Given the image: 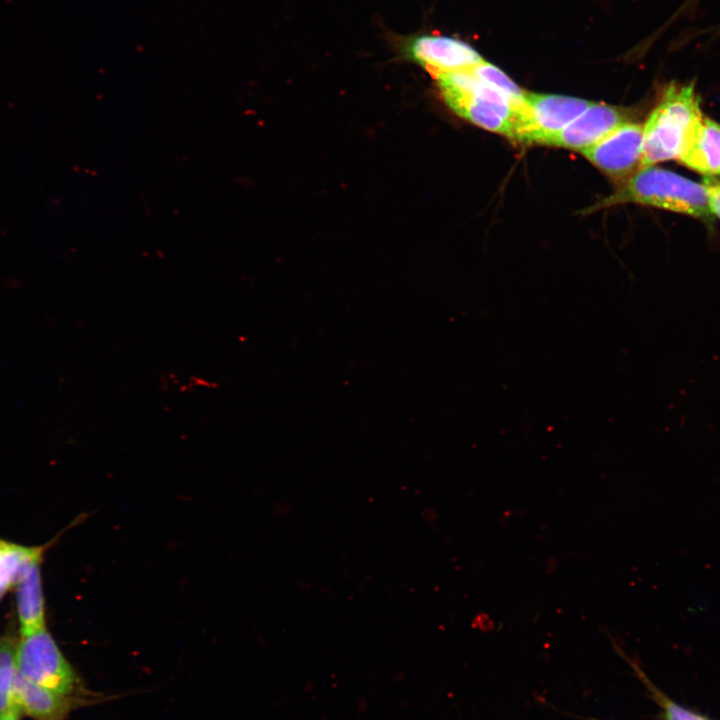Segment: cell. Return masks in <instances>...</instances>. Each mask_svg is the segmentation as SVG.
Wrapping results in <instances>:
<instances>
[{
    "mask_svg": "<svg viewBox=\"0 0 720 720\" xmlns=\"http://www.w3.org/2000/svg\"><path fill=\"white\" fill-rule=\"evenodd\" d=\"M44 547L24 546L0 539V600L15 587L25 567L42 558Z\"/></svg>",
    "mask_w": 720,
    "mask_h": 720,
    "instance_id": "12",
    "label": "cell"
},
{
    "mask_svg": "<svg viewBox=\"0 0 720 720\" xmlns=\"http://www.w3.org/2000/svg\"><path fill=\"white\" fill-rule=\"evenodd\" d=\"M470 70L479 80L504 94L517 109L520 107L526 91L517 86L498 67L483 60Z\"/></svg>",
    "mask_w": 720,
    "mask_h": 720,
    "instance_id": "14",
    "label": "cell"
},
{
    "mask_svg": "<svg viewBox=\"0 0 720 720\" xmlns=\"http://www.w3.org/2000/svg\"><path fill=\"white\" fill-rule=\"evenodd\" d=\"M704 186L708 192L712 213L720 217V182L707 178L704 181Z\"/></svg>",
    "mask_w": 720,
    "mask_h": 720,
    "instance_id": "16",
    "label": "cell"
},
{
    "mask_svg": "<svg viewBox=\"0 0 720 720\" xmlns=\"http://www.w3.org/2000/svg\"><path fill=\"white\" fill-rule=\"evenodd\" d=\"M694 2H696V0H689V1H687V3L683 6V9L689 7V5L692 4V3H694ZM683 9H682V10H683Z\"/></svg>",
    "mask_w": 720,
    "mask_h": 720,
    "instance_id": "17",
    "label": "cell"
},
{
    "mask_svg": "<svg viewBox=\"0 0 720 720\" xmlns=\"http://www.w3.org/2000/svg\"><path fill=\"white\" fill-rule=\"evenodd\" d=\"M20 712L34 720H67L76 709L114 700L118 695L68 696L41 687L25 679L19 672L14 687Z\"/></svg>",
    "mask_w": 720,
    "mask_h": 720,
    "instance_id": "8",
    "label": "cell"
},
{
    "mask_svg": "<svg viewBox=\"0 0 720 720\" xmlns=\"http://www.w3.org/2000/svg\"><path fill=\"white\" fill-rule=\"evenodd\" d=\"M434 79L456 114L512 139L517 108L504 94L479 80L470 69L441 73Z\"/></svg>",
    "mask_w": 720,
    "mask_h": 720,
    "instance_id": "3",
    "label": "cell"
},
{
    "mask_svg": "<svg viewBox=\"0 0 720 720\" xmlns=\"http://www.w3.org/2000/svg\"><path fill=\"white\" fill-rule=\"evenodd\" d=\"M703 120L693 83H671L643 126L641 169L679 159Z\"/></svg>",
    "mask_w": 720,
    "mask_h": 720,
    "instance_id": "1",
    "label": "cell"
},
{
    "mask_svg": "<svg viewBox=\"0 0 720 720\" xmlns=\"http://www.w3.org/2000/svg\"><path fill=\"white\" fill-rule=\"evenodd\" d=\"M626 121L627 116L622 108L592 102L581 115L560 131L546 137L540 145L581 152Z\"/></svg>",
    "mask_w": 720,
    "mask_h": 720,
    "instance_id": "9",
    "label": "cell"
},
{
    "mask_svg": "<svg viewBox=\"0 0 720 720\" xmlns=\"http://www.w3.org/2000/svg\"><path fill=\"white\" fill-rule=\"evenodd\" d=\"M2 720H19V717H8Z\"/></svg>",
    "mask_w": 720,
    "mask_h": 720,
    "instance_id": "18",
    "label": "cell"
},
{
    "mask_svg": "<svg viewBox=\"0 0 720 720\" xmlns=\"http://www.w3.org/2000/svg\"><path fill=\"white\" fill-rule=\"evenodd\" d=\"M17 642L9 636L0 637V720L19 717L14 687L18 674L16 661Z\"/></svg>",
    "mask_w": 720,
    "mask_h": 720,
    "instance_id": "13",
    "label": "cell"
},
{
    "mask_svg": "<svg viewBox=\"0 0 720 720\" xmlns=\"http://www.w3.org/2000/svg\"><path fill=\"white\" fill-rule=\"evenodd\" d=\"M18 672L28 681L68 696H97L66 659L47 628L21 635L17 642Z\"/></svg>",
    "mask_w": 720,
    "mask_h": 720,
    "instance_id": "4",
    "label": "cell"
},
{
    "mask_svg": "<svg viewBox=\"0 0 720 720\" xmlns=\"http://www.w3.org/2000/svg\"><path fill=\"white\" fill-rule=\"evenodd\" d=\"M624 203H637L688 214L706 221L713 213L707 189L674 172L648 167L640 169L611 195L583 213Z\"/></svg>",
    "mask_w": 720,
    "mask_h": 720,
    "instance_id": "2",
    "label": "cell"
},
{
    "mask_svg": "<svg viewBox=\"0 0 720 720\" xmlns=\"http://www.w3.org/2000/svg\"><path fill=\"white\" fill-rule=\"evenodd\" d=\"M581 153L606 175L624 182L641 169L643 126L626 121Z\"/></svg>",
    "mask_w": 720,
    "mask_h": 720,
    "instance_id": "6",
    "label": "cell"
},
{
    "mask_svg": "<svg viewBox=\"0 0 720 720\" xmlns=\"http://www.w3.org/2000/svg\"><path fill=\"white\" fill-rule=\"evenodd\" d=\"M406 51L433 78L445 72L470 69L483 61L466 42L442 35L416 36L408 42Z\"/></svg>",
    "mask_w": 720,
    "mask_h": 720,
    "instance_id": "7",
    "label": "cell"
},
{
    "mask_svg": "<svg viewBox=\"0 0 720 720\" xmlns=\"http://www.w3.org/2000/svg\"><path fill=\"white\" fill-rule=\"evenodd\" d=\"M678 160L701 174H720V124L703 118L692 143Z\"/></svg>",
    "mask_w": 720,
    "mask_h": 720,
    "instance_id": "11",
    "label": "cell"
},
{
    "mask_svg": "<svg viewBox=\"0 0 720 720\" xmlns=\"http://www.w3.org/2000/svg\"><path fill=\"white\" fill-rule=\"evenodd\" d=\"M641 679L648 687L652 694V697L658 703L662 709L664 720H710L707 717L690 710L689 708L675 702L658 688H656L646 677L643 676L642 672L637 670Z\"/></svg>",
    "mask_w": 720,
    "mask_h": 720,
    "instance_id": "15",
    "label": "cell"
},
{
    "mask_svg": "<svg viewBox=\"0 0 720 720\" xmlns=\"http://www.w3.org/2000/svg\"><path fill=\"white\" fill-rule=\"evenodd\" d=\"M30 562L22 572L16 588V610L21 635L46 628L45 604L42 589L40 562Z\"/></svg>",
    "mask_w": 720,
    "mask_h": 720,
    "instance_id": "10",
    "label": "cell"
},
{
    "mask_svg": "<svg viewBox=\"0 0 720 720\" xmlns=\"http://www.w3.org/2000/svg\"><path fill=\"white\" fill-rule=\"evenodd\" d=\"M591 103L575 97L526 91L516 112L511 140L541 144L581 115Z\"/></svg>",
    "mask_w": 720,
    "mask_h": 720,
    "instance_id": "5",
    "label": "cell"
},
{
    "mask_svg": "<svg viewBox=\"0 0 720 720\" xmlns=\"http://www.w3.org/2000/svg\"><path fill=\"white\" fill-rule=\"evenodd\" d=\"M716 32H720V26H718V29H717V31H716Z\"/></svg>",
    "mask_w": 720,
    "mask_h": 720,
    "instance_id": "19",
    "label": "cell"
}]
</instances>
